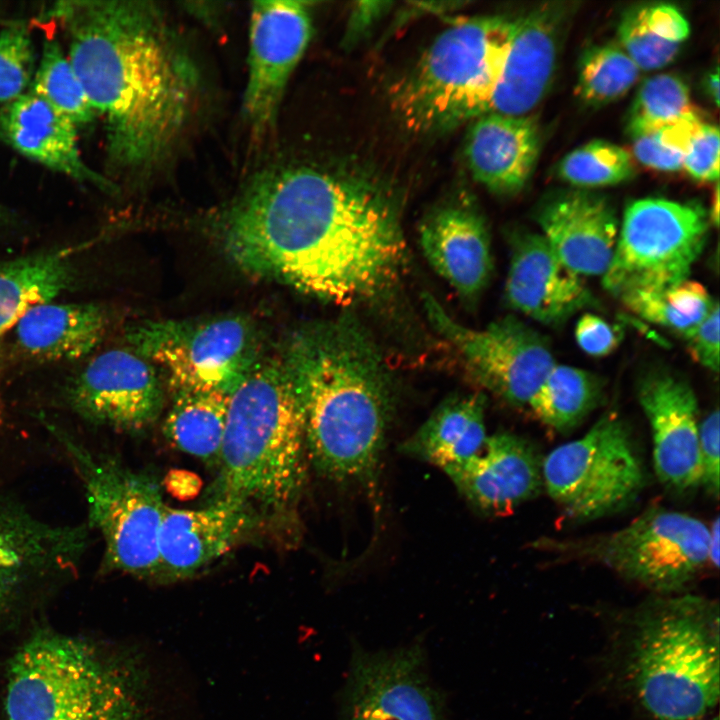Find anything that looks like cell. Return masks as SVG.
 Instances as JSON below:
<instances>
[{"mask_svg": "<svg viewBox=\"0 0 720 720\" xmlns=\"http://www.w3.org/2000/svg\"><path fill=\"white\" fill-rule=\"evenodd\" d=\"M719 418V410L715 409L699 423L700 486L714 497H718L720 487Z\"/></svg>", "mask_w": 720, "mask_h": 720, "instance_id": "obj_42", "label": "cell"}, {"mask_svg": "<svg viewBox=\"0 0 720 720\" xmlns=\"http://www.w3.org/2000/svg\"><path fill=\"white\" fill-rule=\"evenodd\" d=\"M637 395L651 428L658 480L676 493L700 487L698 404L690 384L655 369L641 377Z\"/></svg>", "mask_w": 720, "mask_h": 720, "instance_id": "obj_18", "label": "cell"}, {"mask_svg": "<svg viewBox=\"0 0 720 720\" xmlns=\"http://www.w3.org/2000/svg\"><path fill=\"white\" fill-rule=\"evenodd\" d=\"M304 419L284 362H261L230 395L216 498L281 511L300 495Z\"/></svg>", "mask_w": 720, "mask_h": 720, "instance_id": "obj_4", "label": "cell"}, {"mask_svg": "<svg viewBox=\"0 0 720 720\" xmlns=\"http://www.w3.org/2000/svg\"><path fill=\"white\" fill-rule=\"evenodd\" d=\"M516 19L488 15L455 22L392 89V108L415 133L448 131L488 113Z\"/></svg>", "mask_w": 720, "mask_h": 720, "instance_id": "obj_7", "label": "cell"}, {"mask_svg": "<svg viewBox=\"0 0 720 720\" xmlns=\"http://www.w3.org/2000/svg\"><path fill=\"white\" fill-rule=\"evenodd\" d=\"M700 112L685 115L653 131L631 137L635 159L642 165L662 172L683 169L690 142L704 123Z\"/></svg>", "mask_w": 720, "mask_h": 720, "instance_id": "obj_38", "label": "cell"}, {"mask_svg": "<svg viewBox=\"0 0 720 720\" xmlns=\"http://www.w3.org/2000/svg\"><path fill=\"white\" fill-rule=\"evenodd\" d=\"M339 720H452L423 640L371 650L353 641Z\"/></svg>", "mask_w": 720, "mask_h": 720, "instance_id": "obj_14", "label": "cell"}, {"mask_svg": "<svg viewBox=\"0 0 720 720\" xmlns=\"http://www.w3.org/2000/svg\"><path fill=\"white\" fill-rule=\"evenodd\" d=\"M695 110L689 88L679 76L653 75L643 81L635 95L626 131L631 138L675 122Z\"/></svg>", "mask_w": 720, "mask_h": 720, "instance_id": "obj_36", "label": "cell"}, {"mask_svg": "<svg viewBox=\"0 0 720 720\" xmlns=\"http://www.w3.org/2000/svg\"><path fill=\"white\" fill-rule=\"evenodd\" d=\"M719 321L716 301L708 315L684 337L693 360L716 373L719 369Z\"/></svg>", "mask_w": 720, "mask_h": 720, "instance_id": "obj_43", "label": "cell"}, {"mask_svg": "<svg viewBox=\"0 0 720 720\" xmlns=\"http://www.w3.org/2000/svg\"><path fill=\"white\" fill-rule=\"evenodd\" d=\"M67 401L87 422L136 432L157 419L163 392L145 358L130 350L111 349L94 357L73 379Z\"/></svg>", "mask_w": 720, "mask_h": 720, "instance_id": "obj_16", "label": "cell"}, {"mask_svg": "<svg viewBox=\"0 0 720 720\" xmlns=\"http://www.w3.org/2000/svg\"><path fill=\"white\" fill-rule=\"evenodd\" d=\"M618 44L641 71L658 70L671 63L690 35L683 13L668 3L631 7L618 25Z\"/></svg>", "mask_w": 720, "mask_h": 720, "instance_id": "obj_30", "label": "cell"}, {"mask_svg": "<svg viewBox=\"0 0 720 720\" xmlns=\"http://www.w3.org/2000/svg\"><path fill=\"white\" fill-rule=\"evenodd\" d=\"M127 663L70 635H33L10 661L6 720H148L146 687Z\"/></svg>", "mask_w": 720, "mask_h": 720, "instance_id": "obj_6", "label": "cell"}, {"mask_svg": "<svg viewBox=\"0 0 720 720\" xmlns=\"http://www.w3.org/2000/svg\"><path fill=\"white\" fill-rule=\"evenodd\" d=\"M717 603L694 595L660 597L633 615L625 675L654 720H701L719 699Z\"/></svg>", "mask_w": 720, "mask_h": 720, "instance_id": "obj_5", "label": "cell"}, {"mask_svg": "<svg viewBox=\"0 0 720 720\" xmlns=\"http://www.w3.org/2000/svg\"><path fill=\"white\" fill-rule=\"evenodd\" d=\"M701 720H719V719H718L717 716H715V717H710V716H708V717H706V718H704V719H701Z\"/></svg>", "mask_w": 720, "mask_h": 720, "instance_id": "obj_48", "label": "cell"}, {"mask_svg": "<svg viewBox=\"0 0 720 720\" xmlns=\"http://www.w3.org/2000/svg\"><path fill=\"white\" fill-rule=\"evenodd\" d=\"M623 338L622 330L602 317L584 313L575 326V339L580 349L592 357L613 353Z\"/></svg>", "mask_w": 720, "mask_h": 720, "instance_id": "obj_41", "label": "cell"}, {"mask_svg": "<svg viewBox=\"0 0 720 720\" xmlns=\"http://www.w3.org/2000/svg\"><path fill=\"white\" fill-rule=\"evenodd\" d=\"M304 419L308 459L324 476L370 485L392 413L384 364L351 320L306 328L284 361Z\"/></svg>", "mask_w": 720, "mask_h": 720, "instance_id": "obj_3", "label": "cell"}, {"mask_svg": "<svg viewBox=\"0 0 720 720\" xmlns=\"http://www.w3.org/2000/svg\"><path fill=\"white\" fill-rule=\"evenodd\" d=\"M719 130L704 122L692 138L683 160V169L700 182L718 181Z\"/></svg>", "mask_w": 720, "mask_h": 720, "instance_id": "obj_40", "label": "cell"}, {"mask_svg": "<svg viewBox=\"0 0 720 720\" xmlns=\"http://www.w3.org/2000/svg\"><path fill=\"white\" fill-rule=\"evenodd\" d=\"M252 507L216 498L199 509L165 508L159 533L156 576H191L226 554L252 527Z\"/></svg>", "mask_w": 720, "mask_h": 720, "instance_id": "obj_23", "label": "cell"}, {"mask_svg": "<svg viewBox=\"0 0 720 720\" xmlns=\"http://www.w3.org/2000/svg\"><path fill=\"white\" fill-rule=\"evenodd\" d=\"M90 245L87 241L0 263V347L31 307L53 301L70 286L73 259ZM3 410L0 392V425Z\"/></svg>", "mask_w": 720, "mask_h": 720, "instance_id": "obj_28", "label": "cell"}, {"mask_svg": "<svg viewBox=\"0 0 720 720\" xmlns=\"http://www.w3.org/2000/svg\"><path fill=\"white\" fill-rule=\"evenodd\" d=\"M420 245L432 268L461 296L474 298L493 269L489 231L480 211L466 199L434 209L419 230Z\"/></svg>", "mask_w": 720, "mask_h": 720, "instance_id": "obj_24", "label": "cell"}, {"mask_svg": "<svg viewBox=\"0 0 720 720\" xmlns=\"http://www.w3.org/2000/svg\"><path fill=\"white\" fill-rule=\"evenodd\" d=\"M29 90L70 119L77 128L96 117L67 54L56 39L45 40Z\"/></svg>", "mask_w": 720, "mask_h": 720, "instance_id": "obj_35", "label": "cell"}, {"mask_svg": "<svg viewBox=\"0 0 720 720\" xmlns=\"http://www.w3.org/2000/svg\"><path fill=\"white\" fill-rule=\"evenodd\" d=\"M48 15L65 32L67 57L103 119L106 159L142 173L173 150L192 116L199 74L160 8L128 0L61 1Z\"/></svg>", "mask_w": 720, "mask_h": 720, "instance_id": "obj_2", "label": "cell"}, {"mask_svg": "<svg viewBox=\"0 0 720 720\" xmlns=\"http://www.w3.org/2000/svg\"><path fill=\"white\" fill-rule=\"evenodd\" d=\"M710 224L708 210L696 201L651 197L632 201L619 225L603 286L619 298L688 279L704 249Z\"/></svg>", "mask_w": 720, "mask_h": 720, "instance_id": "obj_10", "label": "cell"}, {"mask_svg": "<svg viewBox=\"0 0 720 720\" xmlns=\"http://www.w3.org/2000/svg\"><path fill=\"white\" fill-rule=\"evenodd\" d=\"M602 393L599 376L577 367L555 364L528 408L545 426L564 433L596 408Z\"/></svg>", "mask_w": 720, "mask_h": 720, "instance_id": "obj_32", "label": "cell"}, {"mask_svg": "<svg viewBox=\"0 0 720 720\" xmlns=\"http://www.w3.org/2000/svg\"><path fill=\"white\" fill-rule=\"evenodd\" d=\"M640 73L618 43L594 45L580 58L575 91L582 102L599 107L626 95Z\"/></svg>", "mask_w": 720, "mask_h": 720, "instance_id": "obj_34", "label": "cell"}, {"mask_svg": "<svg viewBox=\"0 0 720 720\" xmlns=\"http://www.w3.org/2000/svg\"><path fill=\"white\" fill-rule=\"evenodd\" d=\"M35 50L31 35L23 25H10L0 31V104L23 95L35 74Z\"/></svg>", "mask_w": 720, "mask_h": 720, "instance_id": "obj_39", "label": "cell"}, {"mask_svg": "<svg viewBox=\"0 0 720 720\" xmlns=\"http://www.w3.org/2000/svg\"><path fill=\"white\" fill-rule=\"evenodd\" d=\"M443 472L464 499L486 515L511 513L543 487L542 459L536 449L507 432L487 436L475 456Z\"/></svg>", "mask_w": 720, "mask_h": 720, "instance_id": "obj_21", "label": "cell"}, {"mask_svg": "<svg viewBox=\"0 0 720 720\" xmlns=\"http://www.w3.org/2000/svg\"><path fill=\"white\" fill-rule=\"evenodd\" d=\"M220 224L240 269L336 304L375 296L405 256L390 193L363 177L306 165L257 173Z\"/></svg>", "mask_w": 720, "mask_h": 720, "instance_id": "obj_1", "label": "cell"}, {"mask_svg": "<svg viewBox=\"0 0 720 720\" xmlns=\"http://www.w3.org/2000/svg\"><path fill=\"white\" fill-rule=\"evenodd\" d=\"M535 219L561 262L580 277L603 276L616 246L619 221L609 200L586 189L545 196Z\"/></svg>", "mask_w": 720, "mask_h": 720, "instance_id": "obj_20", "label": "cell"}, {"mask_svg": "<svg viewBox=\"0 0 720 720\" xmlns=\"http://www.w3.org/2000/svg\"><path fill=\"white\" fill-rule=\"evenodd\" d=\"M720 527L719 519L716 518L709 527V542H708V557L709 563L715 568L719 565V552H720Z\"/></svg>", "mask_w": 720, "mask_h": 720, "instance_id": "obj_45", "label": "cell"}, {"mask_svg": "<svg viewBox=\"0 0 720 720\" xmlns=\"http://www.w3.org/2000/svg\"><path fill=\"white\" fill-rule=\"evenodd\" d=\"M106 328L103 309L91 303H41L15 326L16 341L28 356L45 361L77 360L101 342Z\"/></svg>", "mask_w": 720, "mask_h": 720, "instance_id": "obj_27", "label": "cell"}, {"mask_svg": "<svg viewBox=\"0 0 720 720\" xmlns=\"http://www.w3.org/2000/svg\"><path fill=\"white\" fill-rule=\"evenodd\" d=\"M505 282V298L516 311L544 325H560L594 304L582 277L569 270L541 233L519 231Z\"/></svg>", "mask_w": 720, "mask_h": 720, "instance_id": "obj_22", "label": "cell"}, {"mask_svg": "<svg viewBox=\"0 0 720 720\" xmlns=\"http://www.w3.org/2000/svg\"><path fill=\"white\" fill-rule=\"evenodd\" d=\"M576 9L575 2L549 1L516 19L489 112L525 116L541 103Z\"/></svg>", "mask_w": 720, "mask_h": 720, "instance_id": "obj_17", "label": "cell"}, {"mask_svg": "<svg viewBox=\"0 0 720 720\" xmlns=\"http://www.w3.org/2000/svg\"><path fill=\"white\" fill-rule=\"evenodd\" d=\"M559 178L578 189L617 185L632 179L631 154L605 140H592L568 153L557 167Z\"/></svg>", "mask_w": 720, "mask_h": 720, "instance_id": "obj_37", "label": "cell"}, {"mask_svg": "<svg viewBox=\"0 0 720 720\" xmlns=\"http://www.w3.org/2000/svg\"><path fill=\"white\" fill-rule=\"evenodd\" d=\"M127 339L138 355L166 370L175 393L231 395L256 364L253 329L239 316L147 321L131 328Z\"/></svg>", "mask_w": 720, "mask_h": 720, "instance_id": "obj_12", "label": "cell"}, {"mask_svg": "<svg viewBox=\"0 0 720 720\" xmlns=\"http://www.w3.org/2000/svg\"><path fill=\"white\" fill-rule=\"evenodd\" d=\"M86 544L85 527L48 523L0 501V611L29 582L73 573Z\"/></svg>", "mask_w": 720, "mask_h": 720, "instance_id": "obj_19", "label": "cell"}, {"mask_svg": "<svg viewBox=\"0 0 720 720\" xmlns=\"http://www.w3.org/2000/svg\"><path fill=\"white\" fill-rule=\"evenodd\" d=\"M230 394L179 392L164 422L166 437L182 451L206 461H218Z\"/></svg>", "mask_w": 720, "mask_h": 720, "instance_id": "obj_31", "label": "cell"}, {"mask_svg": "<svg viewBox=\"0 0 720 720\" xmlns=\"http://www.w3.org/2000/svg\"><path fill=\"white\" fill-rule=\"evenodd\" d=\"M619 299L640 318L683 337L708 315L717 301L702 284L689 279L661 290L629 292Z\"/></svg>", "mask_w": 720, "mask_h": 720, "instance_id": "obj_33", "label": "cell"}, {"mask_svg": "<svg viewBox=\"0 0 720 720\" xmlns=\"http://www.w3.org/2000/svg\"><path fill=\"white\" fill-rule=\"evenodd\" d=\"M540 149L541 132L533 117L488 112L474 120L465 155L478 183L497 195L511 196L526 185Z\"/></svg>", "mask_w": 720, "mask_h": 720, "instance_id": "obj_26", "label": "cell"}, {"mask_svg": "<svg viewBox=\"0 0 720 720\" xmlns=\"http://www.w3.org/2000/svg\"><path fill=\"white\" fill-rule=\"evenodd\" d=\"M715 191L712 197L711 208L708 210L710 223L715 227L719 224V185L718 181L715 183Z\"/></svg>", "mask_w": 720, "mask_h": 720, "instance_id": "obj_47", "label": "cell"}, {"mask_svg": "<svg viewBox=\"0 0 720 720\" xmlns=\"http://www.w3.org/2000/svg\"><path fill=\"white\" fill-rule=\"evenodd\" d=\"M709 527L691 515L652 507L616 531L556 540L536 547L565 557L590 560L648 589L673 594L709 564Z\"/></svg>", "mask_w": 720, "mask_h": 720, "instance_id": "obj_9", "label": "cell"}, {"mask_svg": "<svg viewBox=\"0 0 720 720\" xmlns=\"http://www.w3.org/2000/svg\"><path fill=\"white\" fill-rule=\"evenodd\" d=\"M311 35L308 3L291 0L252 3L243 111L256 135L265 133L276 121L288 81Z\"/></svg>", "mask_w": 720, "mask_h": 720, "instance_id": "obj_15", "label": "cell"}, {"mask_svg": "<svg viewBox=\"0 0 720 720\" xmlns=\"http://www.w3.org/2000/svg\"><path fill=\"white\" fill-rule=\"evenodd\" d=\"M705 89L711 97L713 103L719 105V71L716 66L715 70L710 72L705 78Z\"/></svg>", "mask_w": 720, "mask_h": 720, "instance_id": "obj_46", "label": "cell"}, {"mask_svg": "<svg viewBox=\"0 0 720 720\" xmlns=\"http://www.w3.org/2000/svg\"><path fill=\"white\" fill-rule=\"evenodd\" d=\"M543 487L570 518L592 520L632 504L645 484L628 426L614 412L542 460Z\"/></svg>", "mask_w": 720, "mask_h": 720, "instance_id": "obj_11", "label": "cell"}, {"mask_svg": "<svg viewBox=\"0 0 720 720\" xmlns=\"http://www.w3.org/2000/svg\"><path fill=\"white\" fill-rule=\"evenodd\" d=\"M0 139L26 158L77 182L104 192L115 189L84 161L76 125L30 90L0 107Z\"/></svg>", "mask_w": 720, "mask_h": 720, "instance_id": "obj_25", "label": "cell"}, {"mask_svg": "<svg viewBox=\"0 0 720 720\" xmlns=\"http://www.w3.org/2000/svg\"><path fill=\"white\" fill-rule=\"evenodd\" d=\"M82 483L89 522L104 542V566L138 577L156 576L159 533L166 505L152 476L98 455L56 427Z\"/></svg>", "mask_w": 720, "mask_h": 720, "instance_id": "obj_8", "label": "cell"}, {"mask_svg": "<svg viewBox=\"0 0 720 720\" xmlns=\"http://www.w3.org/2000/svg\"><path fill=\"white\" fill-rule=\"evenodd\" d=\"M385 2H365L359 3L352 13L349 23L348 34L351 38L358 36L362 31L366 30L377 17H379L385 8Z\"/></svg>", "mask_w": 720, "mask_h": 720, "instance_id": "obj_44", "label": "cell"}, {"mask_svg": "<svg viewBox=\"0 0 720 720\" xmlns=\"http://www.w3.org/2000/svg\"><path fill=\"white\" fill-rule=\"evenodd\" d=\"M423 304L433 328L464 360L478 381L505 403L528 407L556 362L548 340L509 316L485 328L465 326L430 294Z\"/></svg>", "mask_w": 720, "mask_h": 720, "instance_id": "obj_13", "label": "cell"}, {"mask_svg": "<svg viewBox=\"0 0 720 720\" xmlns=\"http://www.w3.org/2000/svg\"><path fill=\"white\" fill-rule=\"evenodd\" d=\"M486 438L484 396L461 394L443 401L401 450L444 471L475 456Z\"/></svg>", "mask_w": 720, "mask_h": 720, "instance_id": "obj_29", "label": "cell"}]
</instances>
